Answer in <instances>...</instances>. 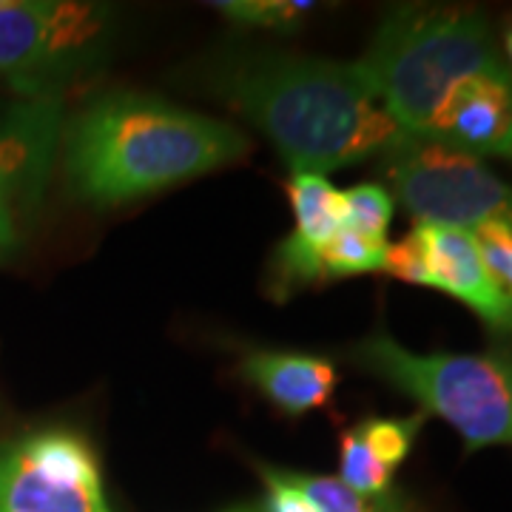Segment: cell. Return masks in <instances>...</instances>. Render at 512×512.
Listing matches in <instances>:
<instances>
[{
    "mask_svg": "<svg viewBox=\"0 0 512 512\" xmlns=\"http://www.w3.org/2000/svg\"><path fill=\"white\" fill-rule=\"evenodd\" d=\"M256 473L265 481V498L248 512H316L313 504L293 487L282 467L259 464Z\"/></svg>",
    "mask_w": 512,
    "mask_h": 512,
    "instance_id": "44dd1931",
    "label": "cell"
},
{
    "mask_svg": "<svg viewBox=\"0 0 512 512\" xmlns=\"http://www.w3.org/2000/svg\"><path fill=\"white\" fill-rule=\"evenodd\" d=\"M416 231L424 245L430 288L450 293L473 308L493 333L512 336V308L495 291L473 234L441 225H416Z\"/></svg>",
    "mask_w": 512,
    "mask_h": 512,
    "instance_id": "8fae6325",
    "label": "cell"
},
{
    "mask_svg": "<svg viewBox=\"0 0 512 512\" xmlns=\"http://www.w3.org/2000/svg\"><path fill=\"white\" fill-rule=\"evenodd\" d=\"M424 140L501 157L512 163V74L510 69L473 74L453 86Z\"/></svg>",
    "mask_w": 512,
    "mask_h": 512,
    "instance_id": "30bf717a",
    "label": "cell"
},
{
    "mask_svg": "<svg viewBox=\"0 0 512 512\" xmlns=\"http://www.w3.org/2000/svg\"><path fill=\"white\" fill-rule=\"evenodd\" d=\"M336 478L342 484H348L353 493L379 498V495L393 493L396 470H390L387 464L373 456V450L359 436V430L350 427L339 439V476Z\"/></svg>",
    "mask_w": 512,
    "mask_h": 512,
    "instance_id": "5bb4252c",
    "label": "cell"
},
{
    "mask_svg": "<svg viewBox=\"0 0 512 512\" xmlns=\"http://www.w3.org/2000/svg\"><path fill=\"white\" fill-rule=\"evenodd\" d=\"M211 86L274 143L293 174L325 177L410 140L359 63L251 52L222 60Z\"/></svg>",
    "mask_w": 512,
    "mask_h": 512,
    "instance_id": "6da1fadb",
    "label": "cell"
},
{
    "mask_svg": "<svg viewBox=\"0 0 512 512\" xmlns=\"http://www.w3.org/2000/svg\"><path fill=\"white\" fill-rule=\"evenodd\" d=\"M359 66L387 114L416 140L427 137L453 86L507 69L487 18L467 6H396Z\"/></svg>",
    "mask_w": 512,
    "mask_h": 512,
    "instance_id": "3957f363",
    "label": "cell"
},
{
    "mask_svg": "<svg viewBox=\"0 0 512 512\" xmlns=\"http://www.w3.org/2000/svg\"><path fill=\"white\" fill-rule=\"evenodd\" d=\"M0 512H109L92 441L72 427L3 441Z\"/></svg>",
    "mask_w": 512,
    "mask_h": 512,
    "instance_id": "52a82bcc",
    "label": "cell"
},
{
    "mask_svg": "<svg viewBox=\"0 0 512 512\" xmlns=\"http://www.w3.org/2000/svg\"><path fill=\"white\" fill-rule=\"evenodd\" d=\"M470 234L476 239L478 254L493 279L495 291L512 308V211L481 222Z\"/></svg>",
    "mask_w": 512,
    "mask_h": 512,
    "instance_id": "ac0fdd59",
    "label": "cell"
},
{
    "mask_svg": "<svg viewBox=\"0 0 512 512\" xmlns=\"http://www.w3.org/2000/svg\"><path fill=\"white\" fill-rule=\"evenodd\" d=\"M222 15L242 26H262V29H293L316 9L308 0H222L214 3Z\"/></svg>",
    "mask_w": 512,
    "mask_h": 512,
    "instance_id": "d6986e66",
    "label": "cell"
},
{
    "mask_svg": "<svg viewBox=\"0 0 512 512\" xmlns=\"http://www.w3.org/2000/svg\"><path fill=\"white\" fill-rule=\"evenodd\" d=\"M109 512H111V510H109Z\"/></svg>",
    "mask_w": 512,
    "mask_h": 512,
    "instance_id": "cb8c5ba5",
    "label": "cell"
},
{
    "mask_svg": "<svg viewBox=\"0 0 512 512\" xmlns=\"http://www.w3.org/2000/svg\"><path fill=\"white\" fill-rule=\"evenodd\" d=\"M345 228L362 237L387 242V231L393 222V197L376 183H359L342 191Z\"/></svg>",
    "mask_w": 512,
    "mask_h": 512,
    "instance_id": "2e32d148",
    "label": "cell"
},
{
    "mask_svg": "<svg viewBox=\"0 0 512 512\" xmlns=\"http://www.w3.org/2000/svg\"><path fill=\"white\" fill-rule=\"evenodd\" d=\"M296 228L276 245L268 265V288L274 299L322 285V248L345 228L342 191L319 174H291L288 180Z\"/></svg>",
    "mask_w": 512,
    "mask_h": 512,
    "instance_id": "9c48e42d",
    "label": "cell"
},
{
    "mask_svg": "<svg viewBox=\"0 0 512 512\" xmlns=\"http://www.w3.org/2000/svg\"><path fill=\"white\" fill-rule=\"evenodd\" d=\"M384 177L419 225L476 231L512 211V185L473 154L436 140L410 137L384 154Z\"/></svg>",
    "mask_w": 512,
    "mask_h": 512,
    "instance_id": "8992f818",
    "label": "cell"
},
{
    "mask_svg": "<svg viewBox=\"0 0 512 512\" xmlns=\"http://www.w3.org/2000/svg\"><path fill=\"white\" fill-rule=\"evenodd\" d=\"M239 373L285 416H305L325 407L339 382L330 359L296 350H248Z\"/></svg>",
    "mask_w": 512,
    "mask_h": 512,
    "instance_id": "7c38bea8",
    "label": "cell"
},
{
    "mask_svg": "<svg viewBox=\"0 0 512 512\" xmlns=\"http://www.w3.org/2000/svg\"><path fill=\"white\" fill-rule=\"evenodd\" d=\"M382 271H387L390 276H396V279H402V282H410V285H424V288H430L424 245H421V237L416 228H413L404 239H399L396 245H387Z\"/></svg>",
    "mask_w": 512,
    "mask_h": 512,
    "instance_id": "ffe728a7",
    "label": "cell"
},
{
    "mask_svg": "<svg viewBox=\"0 0 512 512\" xmlns=\"http://www.w3.org/2000/svg\"><path fill=\"white\" fill-rule=\"evenodd\" d=\"M424 421H427V413H413L407 419H379V416H373V419L359 421L356 430L365 439L367 447L373 450V456L379 458L382 464H387L390 470H396L410 453L413 441L424 427Z\"/></svg>",
    "mask_w": 512,
    "mask_h": 512,
    "instance_id": "e0dca14e",
    "label": "cell"
},
{
    "mask_svg": "<svg viewBox=\"0 0 512 512\" xmlns=\"http://www.w3.org/2000/svg\"><path fill=\"white\" fill-rule=\"evenodd\" d=\"M285 476L305 495L316 512H407L404 498L396 490L379 498H367L350 490L336 476H313L299 470H285Z\"/></svg>",
    "mask_w": 512,
    "mask_h": 512,
    "instance_id": "4fadbf2b",
    "label": "cell"
},
{
    "mask_svg": "<svg viewBox=\"0 0 512 512\" xmlns=\"http://www.w3.org/2000/svg\"><path fill=\"white\" fill-rule=\"evenodd\" d=\"M111 40V9L72 0H0V74L26 97H60L97 69Z\"/></svg>",
    "mask_w": 512,
    "mask_h": 512,
    "instance_id": "5b68a950",
    "label": "cell"
},
{
    "mask_svg": "<svg viewBox=\"0 0 512 512\" xmlns=\"http://www.w3.org/2000/svg\"><path fill=\"white\" fill-rule=\"evenodd\" d=\"M63 140V100L23 97L0 114V208H32Z\"/></svg>",
    "mask_w": 512,
    "mask_h": 512,
    "instance_id": "ba28073f",
    "label": "cell"
},
{
    "mask_svg": "<svg viewBox=\"0 0 512 512\" xmlns=\"http://www.w3.org/2000/svg\"><path fill=\"white\" fill-rule=\"evenodd\" d=\"M504 46H507V60H510V63H507V69H510V74H512V20H510V23H507V35H504Z\"/></svg>",
    "mask_w": 512,
    "mask_h": 512,
    "instance_id": "603a6c76",
    "label": "cell"
},
{
    "mask_svg": "<svg viewBox=\"0 0 512 512\" xmlns=\"http://www.w3.org/2000/svg\"><path fill=\"white\" fill-rule=\"evenodd\" d=\"M60 146L72 197L109 208L217 171L245 157L251 143L214 117L114 92L77 111Z\"/></svg>",
    "mask_w": 512,
    "mask_h": 512,
    "instance_id": "7a4b0ae2",
    "label": "cell"
},
{
    "mask_svg": "<svg viewBox=\"0 0 512 512\" xmlns=\"http://www.w3.org/2000/svg\"><path fill=\"white\" fill-rule=\"evenodd\" d=\"M350 359L365 373L416 399L444 419L470 450L512 444V356L507 353H413L382 330Z\"/></svg>",
    "mask_w": 512,
    "mask_h": 512,
    "instance_id": "277c9868",
    "label": "cell"
},
{
    "mask_svg": "<svg viewBox=\"0 0 512 512\" xmlns=\"http://www.w3.org/2000/svg\"><path fill=\"white\" fill-rule=\"evenodd\" d=\"M384 254H387V242L362 237L350 228H342L322 248V279L333 282V279H345V276L382 271Z\"/></svg>",
    "mask_w": 512,
    "mask_h": 512,
    "instance_id": "9a60e30c",
    "label": "cell"
},
{
    "mask_svg": "<svg viewBox=\"0 0 512 512\" xmlns=\"http://www.w3.org/2000/svg\"><path fill=\"white\" fill-rule=\"evenodd\" d=\"M18 242V231H15V220L6 208H0V256L9 254V248Z\"/></svg>",
    "mask_w": 512,
    "mask_h": 512,
    "instance_id": "7402d4cb",
    "label": "cell"
}]
</instances>
